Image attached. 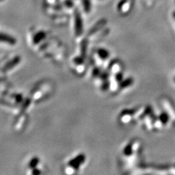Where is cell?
I'll return each mask as SVG.
<instances>
[{
    "instance_id": "obj_11",
    "label": "cell",
    "mask_w": 175,
    "mask_h": 175,
    "mask_svg": "<svg viewBox=\"0 0 175 175\" xmlns=\"http://www.w3.org/2000/svg\"><path fill=\"white\" fill-rule=\"evenodd\" d=\"M39 163V159L37 157H34L33 158L30 160V161L28 162V168L30 170L34 169L35 168H37V166Z\"/></svg>"
},
{
    "instance_id": "obj_1",
    "label": "cell",
    "mask_w": 175,
    "mask_h": 175,
    "mask_svg": "<svg viewBox=\"0 0 175 175\" xmlns=\"http://www.w3.org/2000/svg\"><path fill=\"white\" fill-rule=\"evenodd\" d=\"M155 115L153 113V112L150 107H149L148 110L144 114V115L139 119V121L141 122L142 126L144 129L148 131H152L155 130L154 128V120Z\"/></svg>"
},
{
    "instance_id": "obj_6",
    "label": "cell",
    "mask_w": 175,
    "mask_h": 175,
    "mask_svg": "<svg viewBox=\"0 0 175 175\" xmlns=\"http://www.w3.org/2000/svg\"><path fill=\"white\" fill-rule=\"evenodd\" d=\"M0 42L8 44V45H14L16 44V39L9 34L0 33Z\"/></svg>"
},
{
    "instance_id": "obj_4",
    "label": "cell",
    "mask_w": 175,
    "mask_h": 175,
    "mask_svg": "<svg viewBox=\"0 0 175 175\" xmlns=\"http://www.w3.org/2000/svg\"><path fill=\"white\" fill-rule=\"evenodd\" d=\"M134 109H125L120 112L119 115V121L122 124H128L133 120Z\"/></svg>"
},
{
    "instance_id": "obj_15",
    "label": "cell",
    "mask_w": 175,
    "mask_h": 175,
    "mask_svg": "<svg viewBox=\"0 0 175 175\" xmlns=\"http://www.w3.org/2000/svg\"><path fill=\"white\" fill-rule=\"evenodd\" d=\"M174 18H175V14H174Z\"/></svg>"
},
{
    "instance_id": "obj_2",
    "label": "cell",
    "mask_w": 175,
    "mask_h": 175,
    "mask_svg": "<svg viewBox=\"0 0 175 175\" xmlns=\"http://www.w3.org/2000/svg\"><path fill=\"white\" fill-rule=\"evenodd\" d=\"M85 161V156L84 154H79L72 158L71 161L68 162L67 167V174H72L77 171L79 170V168L82 165Z\"/></svg>"
},
{
    "instance_id": "obj_13",
    "label": "cell",
    "mask_w": 175,
    "mask_h": 175,
    "mask_svg": "<svg viewBox=\"0 0 175 175\" xmlns=\"http://www.w3.org/2000/svg\"><path fill=\"white\" fill-rule=\"evenodd\" d=\"M168 173L170 174H175V164L168 166Z\"/></svg>"
},
{
    "instance_id": "obj_14",
    "label": "cell",
    "mask_w": 175,
    "mask_h": 175,
    "mask_svg": "<svg viewBox=\"0 0 175 175\" xmlns=\"http://www.w3.org/2000/svg\"><path fill=\"white\" fill-rule=\"evenodd\" d=\"M174 83H175V77H174Z\"/></svg>"
},
{
    "instance_id": "obj_5",
    "label": "cell",
    "mask_w": 175,
    "mask_h": 175,
    "mask_svg": "<svg viewBox=\"0 0 175 175\" xmlns=\"http://www.w3.org/2000/svg\"><path fill=\"white\" fill-rule=\"evenodd\" d=\"M96 57L98 60H99L100 62H105L109 59L110 57V53L107 49L103 48H100L96 50Z\"/></svg>"
},
{
    "instance_id": "obj_12",
    "label": "cell",
    "mask_w": 175,
    "mask_h": 175,
    "mask_svg": "<svg viewBox=\"0 0 175 175\" xmlns=\"http://www.w3.org/2000/svg\"><path fill=\"white\" fill-rule=\"evenodd\" d=\"M75 28L77 30V32L80 33L82 32V21H81V18L80 16H76L75 19Z\"/></svg>"
},
{
    "instance_id": "obj_7",
    "label": "cell",
    "mask_w": 175,
    "mask_h": 175,
    "mask_svg": "<svg viewBox=\"0 0 175 175\" xmlns=\"http://www.w3.org/2000/svg\"><path fill=\"white\" fill-rule=\"evenodd\" d=\"M45 37L46 33L45 32H43V31L38 32L34 34V38H33V43H34V45H38L45 39Z\"/></svg>"
},
{
    "instance_id": "obj_3",
    "label": "cell",
    "mask_w": 175,
    "mask_h": 175,
    "mask_svg": "<svg viewBox=\"0 0 175 175\" xmlns=\"http://www.w3.org/2000/svg\"><path fill=\"white\" fill-rule=\"evenodd\" d=\"M160 104L163 110L169 115L171 119L175 120V106L174 103L168 98L163 96L160 99Z\"/></svg>"
},
{
    "instance_id": "obj_9",
    "label": "cell",
    "mask_w": 175,
    "mask_h": 175,
    "mask_svg": "<svg viewBox=\"0 0 175 175\" xmlns=\"http://www.w3.org/2000/svg\"><path fill=\"white\" fill-rule=\"evenodd\" d=\"M133 84V80L132 78H126V79H125V80H122V82L120 83L118 89H120V90L126 89L130 86H131Z\"/></svg>"
},
{
    "instance_id": "obj_10",
    "label": "cell",
    "mask_w": 175,
    "mask_h": 175,
    "mask_svg": "<svg viewBox=\"0 0 175 175\" xmlns=\"http://www.w3.org/2000/svg\"><path fill=\"white\" fill-rule=\"evenodd\" d=\"M158 116L159 117L160 120H161V122H162V123H163V126H167V125L168 124V122H169V121H170V120H172V119H171V118L169 117V115H168V114L164 111Z\"/></svg>"
},
{
    "instance_id": "obj_8",
    "label": "cell",
    "mask_w": 175,
    "mask_h": 175,
    "mask_svg": "<svg viewBox=\"0 0 175 175\" xmlns=\"http://www.w3.org/2000/svg\"><path fill=\"white\" fill-rule=\"evenodd\" d=\"M110 71L112 72L114 74L118 73V72H121L122 69V65L121 63L119 61H114L110 63Z\"/></svg>"
}]
</instances>
